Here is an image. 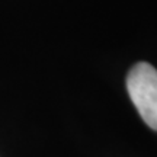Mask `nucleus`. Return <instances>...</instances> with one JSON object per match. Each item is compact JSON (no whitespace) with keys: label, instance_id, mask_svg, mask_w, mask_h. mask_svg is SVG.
Returning <instances> with one entry per match:
<instances>
[{"label":"nucleus","instance_id":"nucleus-1","mask_svg":"<svg viewBox=\"0 0 157 157\" xmlns=\"http://www.w3.org/2000/svg\"><path fill=\"white\" fill-rule=\"evenodd\" d=\"M127 90L143 121L157 131V70L148 63H137L127 76Z\"/></svg>","mask_w":157,"mask_h":157}]
</instances>
